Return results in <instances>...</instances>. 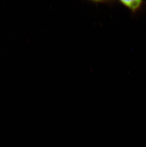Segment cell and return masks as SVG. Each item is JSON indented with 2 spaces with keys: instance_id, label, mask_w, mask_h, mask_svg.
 <instances>
[{
  "instance_id": "1",
  "label": "cell",
  "mask_w": 146,
  "mask_h": 147,
  "mask_svg": "<svg viewBox=\"0 0 146 147\" xmlns=\"http://www.w3.org/2000/svg\"><path fill=\"white\" fill-rule=\"evenodd\" d=\"M121 4L125 6L131 12L132 16H136L143 11L146 8V2L141 0L121 1Z\"/></svg>"
}]
</instances>
